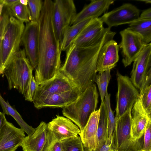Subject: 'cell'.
<instances>
[{"label":"cell","instance_id":"1","mask_svg":"<svg viewBox=\"0 0 151 151\" xmlns=\"http://www.w3.org/2000/svg\"><path fill=\"white\" fill-rule=\"evenodd\" d=\"M53 6L52 1H44L38 21V63L34 78L39 85L54 77L61 68L60 42L53 24Z\"/></svg>","mask_w":151,"mask_h":151},{"label":"cell","instance_id":"2","mask_svg":"<svg viewBox=\"0 0 151 151\" xmlns=\"http://www.w3.org/2000/svg\"><path fill=\"white\" fill-rule=\"evenodd\" d=\"M116 34L109 28L102 39L96 44L83 47L72 44L66 51L65 60L60 71L81 93L95 82L99 52L104 44L113 39Z\"/></svg>","mask_w":151,"mask_h":151},{"label":"cell","instance_id":"3","mask_svg":"<svg viewBox=\"0 0 151 151\" xmlns=\"http://www.w3.org/2000/svg\"><path fill=\"white\" fill-rule=\"evenodd\" d=\"M98 96L96 85L93 83L81 92L74 101L63 108V115L74 123L81 131L91 114L96 111Z\"/></svg>","mask_w":151,"mask_h":151},{"label":"cell","instance_id":"4","mask_svg":"<svg viewBox=\"0 0 151 151\" xmlns=\"http://www.w3.org/2000/svg\"><path fill=\"white\" fill-rule=\"evenodd\" d=\"M33 70L24 49H20L3 72L8 81L9 89L16 88L24 95Z\"/></svg>","mask_w":151,"mask_h":151},{"label":"cell","instance_id":"5","mask_svg":"<svg viewBox=\"0 0 151 151\" xmlns=\"http://www.w3.org/2000/svg\"><path fill=\"white\" fill-rule=\"evenodd\" d=\"M24 27L23 22L10 16L5 28L2 43L1 58L4 70L20 50Z\"/></svg>","mask_w":151,"mask_h":151},{"label":"cell","instance_id":"6","mask_svg":"<svg viewBox=\"0 0 151 151\" xmlns=\"http://www.w3.org/2000/svg\"><path fill=\"white\" fill-rule=\"evenodd\" d=\"M132 109L118 119L112 135L117 151H142L143 140L136 141L131 134Z\"/></svg>","mask_w":151,"mask_h":151},{"label":"cell","instance_id":"7","mask_svg":"<svg viewBox=\"0 0 151 151\" xmlns=\"http://www.w3.org/2000/svg\"><path fill=\"white\" fill-rule=\"evenodd\" d=\"M116 76L118 91L116 96V119L132 109L140 97L139 91L129 77L122 75L118 71Z\"/></svg>","mask_w":151,"mask_h":151},{"label":"cell","instance_id":"8","mask_svg":"<svg viewBox=\"0 0 151 151\" xmlns=\"http://www.w3.org/2000/svg\"><path fill=\"white\" fill-rule=\"evenodd\" d=\"M76 9L72 0H55L53 2L52 21L57 39L61 42L63 34L76 15Z\"/></svg>","mask_w":151,"mask_h":151},{"label":"cell","instance_id":"9","mask_svg":"<svg viewBox=\"0 0 151 151\" xmlns=\"http://www.w3.org/2000/svg\"><path fill=\"white\" fill-rule=\"evenodd\" d=\"M120 34L121 41L119 46L122 50V63L126 67L133 62L145 45L141 37L128 28L121 31Z\"/></svg>","mask_w":151,"mask_h":151},{"label":"cell","instance_id":"10","mask_svg":"<svg viewBox=\"0 0 151 151\" xmlns=\"http://www.w3.org/2000/svg\"><path fill=\"white\" fill-rule=\"evenodd\" d=\"M130 79L134 86L140 90L151 72V43L144 45L133 61Z\"/></svg>","mask_w":151,"mask_h":151},{"label":"cell","instance_id":"11","mask_svg":"<svg viewBox=\"0 0 151 151\" xmlns=\"http://www.w3.org/2000/svg\"><path fill=\"white\" fill-rule=\"evenodd\" d=\"M140 11L137 7L130 3H125L109 12L100 18L108 27L130 24L139 17Z\"/></svg>","mask_w":151,"mask_h":151},{"label":"cell","instance_id":"12","mask_svg":"<svg viewBox=\"0 0 151 151\" xmlns=\"http://www.w3.org/2000/svg\"><path fill=\"white\" fill-rule=\"evenodd\" d=\"M69 79L60 70L51 79L39 84L34 94V104L51 95L76 88Z\"/></svg>","mask_w":151,"mask_h":151},{"label":"cell","instance_id":"13","mask_svg":"<svg viewBox=\"0 0 151 151\" xmlns=\"http://www.w3.org/2000/svg\"><path fill=\"white\" fill-rule=\"evenodd\" d=\"M103 23L100 17L93 18L83 28L72 44L78 47H85L98 43L109 28H104Z\"/></svg>","mask_w":151,"mask_h":151},{"label":"cell","instance_id":"14","mask_svg":"<svg viewBox=\"0 0 151 151\" xmlns=\"http://www.w3.org/2000/svg\"><path fill=\"white\" fill-rule=\"evenodd\" d=\"M38 22L30 21L26 23L21 42L26 56L33 69H36L38 63Z\"/></svg>","mask_w":151,"mask_h":151},{"label":"cell","instance_id":"15","mask_svg":"<svg viewBox=\"0 0 151 151\" xmlns=\"http://www.w3.org/2000/svg\"><path fill=\"white\" fill-rule=\"evenodd\" d=\"M48 132L55 140L60 141L80 134L78 126L70 119L58 115L47 124Z\"/></svg>","mask_w":151,"mask_h":151},{"label":"cell","instance_id":"16","mask_svg":"<svg viewBox=\"0 0 151 151\" xmlns=\"http://www.w3.org/2000/svg\"><path fill=\"white\" fill-rule=\"evenodd\" d=\"M25 137L22 129L7 121L0 131V151H15Z\"/></svg>","mask_w":151,"mask_h":151},{"label":"cell","instance_id":"17","mask_svg":"<svg viewBox=\"0 0 151 151\" xmlns=\"http://www.w3.org/2000/svg\"><path fill=\"white\" fill-rule=\"evenodd\" d=\"M131 115L132 137L136 141L142 140L141 138L151 118V115L145 110L140 98L133 105L131 111Z\"/></svg>","mask_w":151,"mask_h":151},{"label":"cell","instance_id":"18","mask_svg":"<svg viewBox=\"0 0 151 151\" xmlns=\"http://www.w3.org/2000/svg\"><path fill=\"white\" fill-rule=\"evenodd\" d=\"M119 46L111 39L103 45L99 53L96 65V72L111 70L116 66L119 60Z\"/></svg>","mask_w":151,"mask_h":151},{"label":"cell","instance_id":"19","mask_svg":"<svg viewBox=\"0 0 151 151\" xmlns=\"http://www.w3.org/2000/svg\"><path fill=\"white\" fill-rule=\"evenodd\" d=\"M81 93L76 87L50 95L34 104L37 109L45 107L63 108L73 102Z\"/></svg>","mask_w":151,"mask_h":151},{"label":"cell","instance_id":"20","mask_svg":"<svg viewBox=\"0 0 151 151\" xmlns=\"http://www.w3.org/2000/svg\"><path fill=\"white\" fill-rule=\"evenodd\" d=\"M47 136V124L42 121L33 133L25 137L20 146L23 151H43Z\"/></svg>","mask_w":151,"mask_h":151},{"label":"cell","instance_id":"21","mask_svg":"<svg viewBox=\"0 0 151 151\" xmlns=\"http://www.w3.org/2000/svg\"><path fill=\"white\" fill-rule=\"evenodd\" d=\"M114 2L111 0H91L78 13L72 22L70 26L89 18H97L104 14Z\"/></svg>","mask_w":151,"mask_h":151},{"label":"cell","instance_id":"22","mask_svg":"<svg viewBox=\"0 0 151 151\" xmlns=\"http://www.w3.org/2000/svg\"><path fill=\"white\" fill-rule=\"evenodd\" d=\"M100 112L99 109L91 114L79 134L86 151H95L96 149V133Z\"/></svg>","mask_w":151,"mask_h":151},{"label":"cell","instance_id":"23","mask_svg":"<svg viewBox=\"0 0 151 151\" xmlns=\"http://www.w3.org/2000/svg\"><path fill=\"white\" fill-rule=\"evenodd\" d=\"M93 18H89L69 26L65 30L60 42L61 51H66L85 26Z\"/></svg>","mask_w":151,"mask_h":151},{"label":"cell","instance_id":"24","mask_svg":"<svg viewBox=\"0 0 151 151\" xmlns=\"http://www.w3.org/2000/svg\"><path fill=\"white\" fill-rule=\"evenodd\" d=\"M99 109L100 112L96 133V150L104 145L109 137L107 111L104 102L101 103Z\"/></svg>","mask_w":151,"mask_h":151},{"label":"cell","instance_id":"25","mask_svg":"<svg viewBox=\"0 0 151 151\" xmlns=\"http://www.w3.org/2000/svg\"><path fill=\"white\" fill-rule=\"evenodd\" d=\"M128 29L139 35L145 45L151 41V19L139 18L129 25Z\"/></svg>","mask_w":151,"mask_h":151},{"label":"cell","instance_id":"26","mask_svg":"<svg viewBox=\"0 0 151 151\" xmlns=\"http://www.w3.org/2000/svg\"><path fill=\"white\" fill-rule=\"evenodd\" d=\"M0 104L3 110V112L5 114L12 116L21 128L28 135H29L33 132L35 128L28 124L22 119L21 116L14 108L8 102L6 101L0 94Z\"/></svg>","mask_w":151,"mask_h":151},{"label":"cell","instance_id":"27","mask_svg":"<svg viewBox=\"0 0 151 151\" xmlns=\"http://www.w3.org/2000/svg\"><path fill=\"white\" fill-rule=\"evenodd\" d=\"M12 16L19 21L27 23L31 21V16L28 5H23L20 0L8 8Z\"/></svg>","mask_w":151,"mask_h":151},{"label":"cell","instance_id":"28","mask_svg":"<svg viewBox=\"0 0 151 151\" xmlns=\"http://www.w3.org/2000/svg\"><path fill=\"white\" fill-rule=\"evenodd\" d=\"M151 75L147 77L142 88L140 90V98L147 113H151Z\"/></svg>","mask_w":151,"mask_h":151},{"label":"cell","instance_id":"29","mask_svg":"<svg viewBox=\"0 0 151 151\" xmlns=\"http://www.w3.org/2000/svg\"><path fill=\"white\" fill-rule=\"evenodd\" d=\"M110 72V70L99 72L96 76L95 82L98 86L101 102H104L107 91V87L111 78Z\"/></svg>","mask_w":151,"mask_h":151},{"label":"cell","instance_id":"30","mask_svg":"<svg viewBox=\"0 0 151 151\" xmlns=\"http://www.w3.org/2000/svg\"><path fill=\"white\" fill-rule=\"evenodd\" d=\"M62 151H85L81 137L78 135L61 141Z\"/></svg>","mask_w":151,"mask_h":151},{"label":"cell","instance_id":"31","mask_svg":"<svg viewBox=\"0 0 151 151\" xmlns=\"http://www.w3.org/2000/svg\"><path fill=\"white\" fill-rule=\"evenodd\" d=\"M11 16H12L9 9L4 6L0 20V75L3 74V69L1 58L2 41L6 27Z\"/></svg>","mask_w":151,"mask_h":151},{"label":"cell","instance_id":"32","mask_svg":"<svg viewBox=\"0 0 151 151\" xmlns=\"http://www.w3.org/2000/svg\"><path fill=\"white\" fill-rule=\"evenodd\" d=\"M110 94L106 92L104 101L106 109L107 115L109 137H111L114 130L116 120L110 104Z\"/></svg>","mask_w":151,"mask_h":151},{"label":"cell","instance_id":"33","mask_svg":"<svg viewBox=\"0 0 151 151\" xmlns=\"http://www.w3.org/2000/svg\"><path fill=\"white\" fill-rule=\"evenodd\" d=\"M43 3L41 0H28V6L30 14L31 22H38Z\"/></svg>","mask_w":151,"mask_h":151},{"label":"cell","instance_id":"34","mask_svg":"<svg viewBox=\"0 0 151 151\" xmlns=\"http://www.w3.org/2000/svg\"><path fill=\"white\" fill-rule=\"evenodd\" d=\"M39 84L36 81L32 75V72L30 74L27 89L24 95L25 100L32 102L34 93Z\"/></svg>","mask_w":151,"mask_h":151},{"label":"cell","instance_id":"35","mask_svg":"<svg viewBox=\"0 0 151 151\" xmlns=\"http://www.w3.org/2000/svg\"><path fill=\"white\" fill-rule=\"evenodd\" d=\"M43 151H62L61 141L55 140L48 131L47 142Z\"/></svg>","mask_w":151,"mask_h":151},{"label":"cell","instance_id":"36","mask_svg":"<svg viewBox=\"0 0 151 151\" xmlns=\"http://www.w3.org/2000/svg\"><path fill=\"white\" fill-rule=\"evenodd\" d=\"M142 151H151V120L148 122L144 134Z\"/></svg>","mask_w":151,"mask_h":151},{"label":"cell","instance_id":"37","mask_svg":"<svg viewBox=\"0 0 151 151\" xmlns=\"http://www.w3.org/2000/svg\"><path fill=\"white\" fill-rule=\"evenodd\" d=\"M95 151H117L115 145L113 135L111 137L108 138L104 145Z\"/></svg>","mask_w":151,"mask_h":151},{"label":"cell","instance_id":"38","mask_svg":"<svg viewBox=\"0 0 151 151\" xmlns=\"http://www.w3.org/2000/svg\"><path fill=\"white\" fill-rule=\"evenodd\" d=\"M139 18L143 19H151V8H150L143 11L140 15Z\"/></svg>","mask_w":151,"mask_h":151},{"label":"cell","instance_id":"39","mask_svg":"<svg viewBox=\"0 0 151 151\" xmlns=\"http://www.w3.org/2000/svg\"><path fill=\"white\" fill-rule=\"evenodd\" d=\"M7 121L5 114L0 112V131Z\"/></svg>","mask_w":151,"mask_h":151},{"label":"cell","instance_id":"40","mask_svg":"<svg viewBox=\"0 0 151 151\" xmlns=\"http://www.w3.org/2000/svg\"><path fill=\"white\" fill-rule=\"evenodd\" d=\"M19 0H3L4 6L10 8L18 1Z\"/></svg>","mask_w":151,"mask_h":151},{"label":"cell","instance_id":"41","mask_svg":"<svg viewBox=\"0 0 151 151\" xmlns=\"http://www.w3.org/2000/svg\"><path fill=\"white\" fill-rule=\"evenodd\" d=\"M4 7V4L3 2V0H0V20Z\"/></svg>","mask_w":151,"mask_h":151},{"label":"cell","instance_id":"42","mask_svg":"<svg viewBox=\"0 0 151 151\" xmlns=\"http://www.w3.org/2000/svg\"><path fill=\"white\" fill-rule=\"evenodd\" d=\"M28 0H20V2L23 5H28Z\"/></svg>","mask_w":151,"mask_h":151},{"label":"cell","instance_id":"43","mask_svg":"<svg viewBox=\"0 0 151 151\" xmlns=\"http://www.w3.org/2000/svg\"><path fill=\"white\" fill-rule=\"evenodd\" d=\"M139 1H143L146 3H151V1L150 0H138Z\"/></svg>","mask_w":151,"mask_h":151}]
</instances>
